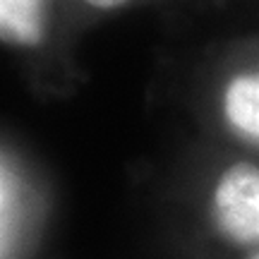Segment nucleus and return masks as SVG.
Instances as JSON below:
<instances>
[{
  "label": "nucleus",
  "mask_w": 259,
  "mask_h": 259,
  "mask_svg": "<svg viewBox=\"0 0 259 259\" xmlns=\"http://www.w3.org/2000/svg\"><path fill=\"white\" fill-rule=\"evenodd\" d=\"M46 0H0V38L17 46L44 41Z\"/></svg>",
  "instance_id": "f03ea898"
},
{
  "label": "nucleus",
  "mask_w": 259,
  "mask_h": 259,
  "mask_svg": "<svg viewBox=\"0 0 259 259\" xmlns=\"http://www.w3.org/2000/svg\"><path fill=\"white\" fill-rule=\"evenodd\" d=\"M213 219L235 242H259V166L235 163L216 183Z\"/></svg>",
  "instance_id": "f257e3e1"
},
{
  "label": "nucleus",
  "mask_w": 259,
  "mask_h": 259,
  "mask_svg": "<svg viewBox=\"0 0 259 259\" xmlns=\"http://www.w3.org/2000/svg\"><path fill=\"white\" fill-rule=\"evenodd\" d=\"M87 3H89V5H94V8L108 10V8H118V5L127 3V0H87Z\"/></svg>",
  "instance_id": "20e7f679"
},
{
  "label": "nucleus",
  "mask_w": 259,
  "mask_h": 259,
  "mask_svg": "<svg viewBox=\"0 0 259 259\" xmlns=\"http://www.w3.org/2000/svg\"><path fill=\"white\" fill-rule=\"evenodd\" d=\"M250 259H259V254H254V257H250Z\"/></svg>",
  "instance_id": "39448f33"
},
{
  "label": "nucleus",
  "mask_w": 259,
  "mask_h": 259,
  "mask_svg": "<svg viewBox=\"0 0 259 259\" xmlns=\"http://www.w3.org/2000/svg\"><path fill=\"white\" fill-rule=\"evenodd\" d=\"M226 118L235 130L259 137V74H240L226 89Z\"/></svg>",
  "instance_id": "7ed1b4c3"
}]
</instances>
